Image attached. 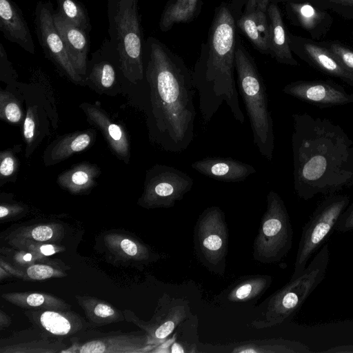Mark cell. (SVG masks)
<instances>
[{"instance_id": "e0dca14e", "label": "cell", "mask_w": 353, "mask_h": 353, "mask_svg": "<svg viewBox=\"0 0 353 353\" xmlns=\"http://www.w3.org/2000/svg\"><path fill=\"white\" fill-rule=\"evenodd\" d=\"M287 12L292 23L305 30L314 40L323 38L332 28L330 14L312 1H290Z\"/></svg>"}, {"instance_id": "9a60e30c", "label": "cell", "mask_w": 353, "mask_h": 353, "mask_svg": "<svg viewBox=\"0 0 353 353\" xmlns=\"http://www.w3.org/2000/svg\"><path fill=\"white\" fill-rule=\"evenodd\" d=\"M24 314L44 335L74 336L87 332L91 325L68 310H28Z\"/></svg>"}, {"instance_id": "bcb514c9", "label": "cell", "mask_w": 353, "mask_h": 353, "mask_svg": "<svg viewBox=\"0 0 353 353\" xmlns=\"http://www.w3.org/2000/svg\"><path fill=\"white\" fill-rule=\"evenodd\" d=\"M253 1L261 10L267 12L270 0H250Z\"/></svg>"}, {"instance_id": "f907efd6", "label": "cell", "mask_w": 353, "mask_h": 353, "mask_svg": "<svg viewBox=\"0 0 353 353\" xmlns=\"http://www.w3.org/2000/svg\"><path fill=\"white\" fill-rule=\"evenodd\" d=\"M278 1H284V0H278Z\"/></svg>"}, {"instance_id": "9c48e42d", "label": "cell", "mask_w": 353, "mask_h": 353, "mask_svg": "<svg viewBox=\"0 0 353 353\" xmlns=\"http://www.w3.org/2000/svg\"><path fill=\"white\" fill-rule=\"evenodd\" d=\"M228 239L222 210L217 206L205 209L194 226V244L198 258L209 270L219 274L224 273Z\"/></svg>"}, {"instance_id": "d590c367", "label": "cell", "mask_w": 353, "mask_h": 353, "mask_svg": "<svg viewBox=\"0 0 353 353\" xmlns=\"http://www.w3.org/2000/svg\"><path fill=\"white\" fill-rule=\"evenodd\" d=\"M26 274L29 278L33 280H44L60 275V273L51 266L41 264L30 266L26 270Z\"/></svg>"}, {"instance_id": "f546056e", "label": "cell", "mask_w": 353, "mask_h": 353, "mask_svg": "<svg viewBox=\"0 0 353 353\" xmlns=\"http://www.w3.org/2000/svg\"><path fill=\"white\" fill-rule=\"evenodd\" d=\"M57 11L74 26L89 34L92 26L85 6L77 0H57Z\"/></svg>"}, {"instance_id": "30bf717a", "label": "cell", "mask_w": 353, "mask_h": 353, "mask_svg": "<svg viewBox=\"0 0 353 353\" xmlns=\"http://www.w3.org/2000/svg\"><path fill=\"white\" fill-rule=\"evenodd\" d=\"M193 179L174 167L157 164L147 172L141 203L148 208H171L193 186Z\"/></svg>"}, {"instance_id": "f35d334b", "label": "cell", "mask_w": 353, "mask_h": 353, "mask_svg": "<svg viewBox=\"0 0 353 353\" xmlns=\"http://www.w3.org/2000/svg\"><path fill=\"white\" fill-rule=\"evenodd\" d=\"M35 132V122L31 110L27 112L23 124V135L27 143L32 141Z\"/></svg>"}, {"instance_id": "681fc988", "label": "cell", "mask_w": 353, "mask_h": 353, "mask_svg": "<svg viewBox=\"0 0 353 353\" xmlns=\"http://www.w3.org/2000/svg\"><path fill=\"white\" fill-rule=\"evenodd\" d=\"M352 37H353V30H352Z\"/></svg>"}, {"instance_id": "8fae6325", "label": "cell", "mask_w": 353, "mask_h": 353, "mask_svg": "<svg viewBox=\"0 0 353 353\" xmlns=\"http://www.w3.org/2000/svg\"><path fill=\"white\" fill-rule=\"evenodd\" d=\"M54 8L50 1H39L34 12L37 39L46 55L75 83L84 79L74 68L53 19Z\"/></svg>"}, {"instance_id": "603a6c76", "label": "cell", "mask_w": 353, "mask_h": 353, "mask_svg": "<svg viewBox=\"0 0 353 353\" xmlns=\"http://www.w3.org/2000/svg\"><path fill=\"white\" fill-rule=\"evenodd\" d=\"M188 310L185 303H174L166 312L155 315L146 325L140 326L148 332L150 344L156 347L165 341L174 328L187 318Z\"/></svg>"}, {"instance_id": "484cf974", "label": "cell", "mask_w": 353, "mask_h": 353, "mask_svg": "<svg viewBox=\"0 0 353 353\" xmlns=\"http://www.w3.org/2000/svg\"><path fill=\"white\" fill-rule=\"evenodd\" d=\"M2 297L12 304L28 310H69L70 305L60 299L39 292L7 293Z\"/></svg>"}, {"instance_id": "7a4b0ae2", "label": "cell", "mask_w": 353, "mask_h": 353, "mask_svg": "<svg viewBox=\"0 0 353 353\" xmlns=\"http://www.w3.org/2000/svg\"><path fill=\"white\" fill-rule=\"evenodd\" d=\"M294 188L310 200L353 187V141L329 119L308 113L292 114Z\"/></svg>"}, {"instance_id": "836d02e7", "label": "cell", "mask_w": 353, "mask_h": 353, "mask_svg": "<svg viewBox=\"0 0 353 353\" xmlns=\"http://www.w3.org/2000/svg\"><path fill=\"white\" fill-rule=\"evenodd\" d=\"M341 65L353 76V49L337 40L322 41Z\"/></svg>"}, {"instance_id": "7402d4cb", "label": "cell", "mask_w": 353, "mask_h": 353, "mask_svg": "<svg viewBox=\"0 0 353 353\" xmlns=\"http://www.w3.org/2000/svg\"><path fill=\"white\" fill-rule=\"evenodd\" d=\"M219 352L232 353H310L312 351L305 344L296 341L270 339L245 341L223 346Z\"/></svg>"}, {"instance_id": "8d00e7d4", "label": "cell", "mask_w": 353, "mask_h": 353, "mask_svg": "<svg viewBox=\"0 0 353 353\" xmlns=\"http://www.w3.org/2000/svg\"><path fill=\"white\" fill-rule=\"evenodd\" d=\"M334 230L342 233L353 230V203L349 204L341 214Z\"/></svg>"}, {"instance_id": "7dc6e473", "label": "cell", "mask_w": 353, "mask_h": 353, "mask_svg": "<svg viewBox=\"0 0 353 353\" xmlns=\"http://www.w3.org/2000/svg\"><path fill=\"white\" fill-rule=\"evenodd\" d=\"M8 213H9V210L6 207H5L3 205L0 206V218L1 219L6 217L8 214Z\"/></svg>"}, {"instance_id": "1f68e13d", "label": "cell", "mask_w": 353, "mask_h": 353, "mask_svg": "<svg viewBox=\"0 0 353 353\" xmlns=\"http://www.w3.org/2000/svg\"><path fill=\"white\" fill-rule=\"evenodd\" d=\"M92 56L97 61H93L89 78L98 86L103 88H110L116 78L113 65L105 59L99 60L97 52Z\"/></svg>"}, {"instance_id": "277c9868", "label": "cell", "mask_w": 353, "mask_h": 353, "mask_svg": "<svg viewBox=\"0 0 353 353\" xmlns=\"http://www.w3.org/2000/svg\"><path fill=\"white\" fill-rule=\"evenodd\" d=\"M235 70L237 86L249 118L253 142L261 155L271 161L274 150V134L266 87L254 59L239 43H236Z\"/></svg>"}, {"instance_id": "60d3db41", "label": "cell", "mask_w": 353, "mask_h": 353, "mask_svg": "<svg viewBox=\"0 0 353 353\" xmlns=\"http://www.w3.org/2000/svg\"><path fill=\"white\" fill-rule=\"evenodd\" d=\"M15 168L14 159L11 156H5L1 158L0 173L3 176L11 175Z\"/></svg>"}, {"instance_id": "5b68a950", "label": "cell", "mask_w": 353, "mask_h": 353, "mask_svg": "<svg viewBox=\"0 0 353 353\" xmlns=\"http://www.w3.org/2000/svg\"><path fill=\"white\" fill-rule=\"evenodd\" d=\"M139 0H108L110 41L119 54L125 79L137 84L145 79L143 39Z\"/></svg>"}, {"instance_id": "d6a6232c", "label": "cell", "mask_w": 353, "mask_h": 353, "mask_svg": "<svg viewBox=\"0 0 353 353\" xmlns=\"http://www.w3.org/2000/svg\"><path fill=\"white\" fill-rule=\"evenodd\" d=\"M89 168L81 165L63 174L59 179L61 183L72 191L89 187L93 181L94 174Z\"/></svg>"}, {"instance_id": "ab89813d", "label": "cell", "mask_w": 353, "mask_h": 353, "mask_svg": "<svg viewBox=\"0 0 353 353\" xmlns=\"http://www.w3.org/2000/svg\"><path fill=\"white\" fill-rule=\"evenodd\" d=\"M53 235L52 229L48 225H39L31 232L32 238L37 241H46Z\"/></svg>"}, {"instance_id": "44dd1931", "label": "cell", "mask_w": 353, "mask_h": 353, "mask_svg": "<svg viewBox=\"0 0 353 353\" xmlns=\"http://www.w3.org/2000/svg\"><path fill=\"white\" fill-rule=\"evenodd\" d=\"M267 12L270 19V54L280 63L291 66L299 65L292 54L288 32L276 4L269 5Z\"/></svg>"}, {"instance_id": "c3c4849f", "label": "cell", "mask_w": 353, "mask_h": 353, "mask_svg": "<svg viewBox=\"0 0 353 353\" xmlns=\"http://www.w3.org/2000/svg\"><path fill=\"white\" fill-rule=\"evenodd\" d=\"M32 259V255L29 253L28 254H26L23 256V259L26 261H30Z\"/></svg>"}, {"instance_id": "4dcf8cb0", "label": "cell", "mask_w": 353, "mask_h": 353, "mask_svg": "<svg viewBox=\"0 0 353 353\" xmlns=\"http://www.w3.org/2000/svg\"><path fill=\"white\" fill-rule=\"evenodd\" d=\"M91 142V137L88 133L69 137L59 142L52 149L51 157L54 160H62L74 152L86 148Z\"/></svg>"}, {"instance_id": "e575fe53", "label": "cell", "mask_w": 353, "mask_h": 353, "mask_svg": "<svg viewBox=\"0 0 353 353\" xmlns=\"http://www.w3.org/2000/svg\"><path fill=\"white\" fill-rule=\"evenodd\" d=\"M316 6L330 9L342 17L353 19V0H311Z\"/></svg>"}, {"instance_id": "ba28073f", "label": "cell", "mask_w": 353, "mask_h": 353, "mask_svg": "<svg viewBox=\"0 0 353 353\" xmlns=\"http://www.w3.org/2000/svg\"><path fill=\"white\" fill-rule=\"evenodd\" d=\"M350 202L349 196L334 194L327 196L318 205L303 227L291 279L303 272L309 259L334 230L339 218Z\"/></svg>"}, {"instance_id": "6da1fadb", "label": "cell", "mask_w": 353, "mask_h": 353, "mask_svg": "<svg viewBox=\"0 0 353 353\" xmlns=\"http://www.w3.org/2000/svg\"><path fill=\"white\" fill-rule=\"evenodd\" d=\"M143 49L151 139L166 152H182L194 136L192 71L157 38L148 37Z\"/></svg>"}, {"instance_id": "f6af8a7d", "label": "cell", "mask_w": 353, "mask_h": 353, "mask_svg": "<svg viewBox=\"0 0 353 353\" xmlns=\"http://www.w3.org/2000/svg\"><path fill=\"white\" fill-rule=\"evenodd\" d=\"M188 350H185L183 346L176 341H174L170 348V352L172 353H181V352H187Z\"/></svg>"}, {"instance_id": "52a82bcc", "label": "cell", "mask_w": 353, "mask_h": 353, "mask_svg": "<svg viewBox=\"0 0 353 353\" xmlns=\"http://www.w3.org/2000/svg\"><path fill=\"white\" fill-rule=\"evenodd\" d=\"M293 230L290 216L280 195L271 190L267 208L253 245V258L263 263L282 260L291 250Z\"/></svg>"}, {"instance_id": "4316f807", "label": "cell", "mask_w": 353, "mask_h": 353, "mask_svg": "<svg viewBox=\"0 0 353 353\" xmlns=\"http://www.w3.org/2000/svg\"><path fill=\"white\" fill-rule=\"evenodd\" d=\"M272 278L268 275L248 277L237 283L229 292L228 299L231 302L243 303L262 295L269 288Z\"/></svg>"}, {"instance_id": "ffe728a7", "label": "cell", "mask_w": 353, "mask_h": 353, "mask_svg": "<svg viewBox=\"0 0 353 353\" xmlns=\"http://www.w3.org/2000/svg\"><path fill=\"white\" fill-rule=\"evenodd\" d=\"M237 26L263 54H270V23L265 12L248 0L245 13L238 19Z\"/></svg>"}, {"instance_id": "8992f818", "label": "cell", "mask_w": 353, "mask_h": 353, "mask_svg": "<svg viewBox=\"0 0 353 353\" xmlns=\"http://www.w3.org/2000/svg\"><path fill=\"white\" fill-rule=\"evenodd\" d=\"M330 262L328 244H325L307 265L303 272L272 294L261 318L252 323L256 329L280 325L292 317L321 283Z\"/></svg>"}, {"instance_id": "ac0fdd59", "label": "cell", "mask_w": 353, "mask_h": 353, "mask_svg": "<svg viewBox=\"0 0 353 353\" xmlns=\"http://www.w3.org/2000/svg\"><path fill=\"white\" fill-rule=\"evenodd\" d=\"M191 167L200 174L223 182H240L256 173L251 165L230 157H208L193 162Z\"/></svg>"}, {"instance_id": "f1b7e54d", "label": "cell", "mask_w": 353, "mask_h": 353, "mask_svg": "<svg viewBox=\"0 0 353 353\" xmlns=\"http://www.w3.org/2000/svg\"><path fill=\"white\" fill-rule=\"evenodd\" d=\"M3 342L1 341V352H61L65 344L62 341H49L44 339L29 341Z\"/></svg>"}, {"instance_id": "83f0119b", "label": "cell", "mask_w": 353, "mask_h": 353, "mask_svg": "<svg viewBox=\"0 0 353 353\" xmlns=\"http://www.w3.org/2000/svg\"><path fill=\"white\" fill-rule=\"evenodd\" d=\"M90 323L93 325H106L123 319V315L110 305L92 298L78 299Z\"/></svg>"}, {"instance_id": "4fadbf2b", "label": "cell", "mask_w": 353, "mask_h": 353, "mask_svg": "<svg viewBox=\"0 0 353 353\" xmlns=\"http://www.w3.org/2000/svg\"><path fill=\"white\" fill-rule=\"evenodd\" d=\"M83 339L77 340L72 350L65 352L108 353L146 352L155 346L150 344L148 335H134L119 332H92L81 334Z\"/></svg>"}, {"instance_id": "7bdbcfd3", "label": "cell", "mask_w": 353, "mask_h": 353, "mask_svg": "<svg viewBox=\"0 0 353 353\" xmlns=\"http://www.w3.org/2000/svg\"><path fill=\"white\" fill-rule=\"evenodd\" d=\"M325 352H353V345H343L335 347L327 350Z\"/></svg>"}, {"instance_id": "d4e9b609", "label": "cell", "mask_w": 353, "mask_h": 353, "mask_svg": "<svg viewBox=\"0 0 353 353\" xmlns=\"http://www.w3.org/2000/svg\"><path fill=\"white\" fill-rule=\"evenodd\" d=\"M87 114L90 120L102 131L112 149L123 158L128 157V143L126 136L117 124L112 123L104 112L95 107L88 105Z\"/></svg>"}, {"instance_id": "ee69618b", "label": "cell", "mask_w": 353, "mask_h": 353, "mask_svg": "<svg viewBox=\"0 0 353 353\" xmlns=\"http://www.w3.org/2000/svg\"><path fill=\"white\" fill-rule=\"evenodd\" d=\"M56 248L52 245H43L39 248L40 252L45 256L54 254L57 250Z\"/></svg>"}, {"instance_id": "7c38bea8", "label": "cell", "mask_w": 353, "mask_h": 353, "mask_svg": "<svg viewBox=\"0 0 353 353\" xmlns=\"http://www.w3.org/2000/svg\"><path fill=\"white\" fill-rule=\"evenodd\" d=\"M283 92L320 108L353 103V92L329 79L293 81L284 86Z\"/></svg>"}, {"instance_id": "b9f144b4", "label": "cell", "mask_w": 353, "mask_h": 353, "mask_svg": "<svg viewBox=\"0 0 353 353\" xmlns=\"http://www.w3.org/2000/svg\"><path fill=\"white\" fill-rule=\"evenodd\" d=\"M176 340V334L172 338L166 339L165 341L156 346L151 352H170V346Z\"/></svg>"}, {"instance_id": "74e56055", "label": "cell", "mask_w": 353, "mask_h": 353, "mask_svg": "<svg viewBox=\"0 0 353 353\" xmlns=\"http://www.w3.org/2000/svg\"><path fill=\"white\" fill-rule=\"evenodd\" d=\"M5 117L12 123H17L21 120V111L19 105L12 101L8 103L2 108Z\"/></svg>"}, {"instance_id": "d6986e66", "label": "cell", "mask_w": 353, "mask_h": 353, "mask_svg": "<svg viewBox=\"0 0 353 353\" xmlns=\"http://www.w3.org/2000/svg\"><path fill=\"white\" fill-rule=\"evenodd\" d=\"M0 30L8 41L34 54V43L21 10L12 0H0Z\"/></svg>"}, {"instance_id": "cb8c5ba5", "label": "cell", "mask_w": 353, "mask_h": 353, "mask_svg": "<svg viewBox=\"0 0 353 353\" xmlns=\"http://www.w3.org/2000/svg\"><path fill=\"white\" fill-rule=\"evenodd\" d=\"M202 7V0H168L161 16L159 28L166 32L177 23L195 19Z\"/></svg>"}, {"instance_id": "3957f363", "label": "cell", "mask_w": 353, "mask_h": 353, "mask_svg": "<svg viewBox=\"0 0 353 353\" xmlns=\"http://www.w3.org/2000/svg\"><path fill=\"white\" fill-rule=\"evenodd\" d=\"M235 33L234 18L228 6L222 3L216 10L207 47L201 50L192 71L204 125L208 124L223 103L238 122H245L234 79Z\"/></svg>"}, {"instance_id": "2e32d148", "label": "cell", "mask_w": 353, "mask_h": 353, "mask_svg": "<svg viewBox=\"0 0 353 353\" xmlns=\"http://www.w3.org/2000/svg\"><path fill=\"white\" fill-rule=\"evenodd\" d=\"M53 19L74 68L84 79L90 46L89 34L70 23L57 10L54 11Z\"/></svg>"}, {"instance_id": "5bb4252c", "label": "cell", "mask_w": 353, "mask_h": 353, "mask_svg": "<svg viewBox=\"0 0 353 353\" xmlns=\"http://www.w3.org/2000/svg\"><path fill=\"white\" fill-rule=\"evenodd\" d=\"M292 52L324 74L333 77L353 87V76L339 62L321 42L288 32Z\"/></svg>"}]
</instances>
